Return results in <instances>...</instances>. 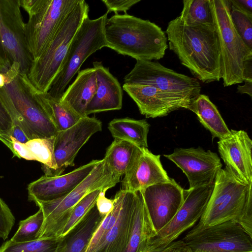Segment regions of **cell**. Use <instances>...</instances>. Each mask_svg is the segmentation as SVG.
<instances>
[{"label": "cell", "instance_id": "cell-40", "mask_svg": "<svg viewBox=\"0 0 252 252\" xmlns=\"http://www.w3.org/2000/svg\"><path fill=\"white\" fill-rule=\"evenodd\" d=\"M107 190L104 189L100 191L95 203L99 214L104 218L112 211L114 206V199H109L105 196Z\"/></svg>", "mask_w": 252, "mask_h": 252}, {"label": "cell", "instance_id": "cell-14", "mask_svg": "<svg viewBox=\"0 0 252 252\" xmlns=\"http://www.w3.org/2000/svg\"><path fill=\"white\" fill-rule=\"evenodd\" d=\"M164 157L174 162L187 176L189 189L214 184L222 164L218 154L201 147L176 148Z\"/></svg>", "mask_w": 252, "mask_h": 252}, {"label": "cell", "instance_id": "cell-19", "mask_svg": "<svg viewBox=\"0 0 252 252\" xmlns=\"http://www.w3.org/2000/svg\"><path fill=\"white\" fill-rule=\"evenodd\" d=\"M100 160H93L64 175L41 176L28 185L29 200L48 201L65 196L90 174Z\"/></svg>", "mask_w": 252, "mask_h": 252}, {"label": "cell", "instance_id": "cell-43", "mask_svg": "<svg viewBox=\"0 0 252 252\" xmlns=\"http://www.w3.org/2000/svg\"><path fill=\"white\" fill-rule=\"evenodd\" d=\"M232 6L252 14V0H229Z\"/></svg>", "mask_w": 252, "mask_h": 252}, {"label": "cell", "instance_id": "cell-35", "mask_svg": "<svg viewBox=\"0 0 252 252\" xmlns=\"http://www.w3.org/2000/svg\"><path fill=\"white\" fill-rule=\"evenodd\" d=\"M43 220V213L39 208L36 213L19 222L18 228L10 240L20 243L36 240Z\"/></svg>", "mask_w": 252, "mask_h": 252}, {"label": "cell", "instance_id": "cell-7", "mask_svg": "<svg viewBox=\"0 0 252 252\" xmlns=\"http://www.w3.org/2000/svg\"><path fill=\"white\" fill-rule=\"evenodd\" d=\"M79 0H20L28 14L26 42L32 60L44 52L68 14Z\"/></svg>", "mask_w": 252, "mask_h": 252}, {"label": "cell", "instance_id": "cell-42", "mask_svg": "<svg viewBox=\"0 0 252 252\" xmlns=\"http://www.w3.org/2000/svg\"><path fill=\"white\" fill-rule=\"evenodd\" d=\"M9 136L13 137L18 141L24 144H26L30 140L23 127L19 123L14 121H12V125Z\"/></svg>", "mask_w": 252, "mask_h": 252}, {"label": "cell", "instance_id": "cell-18", "mask_svg": "<svg viewBox=\"0 0 252 252\" xmlns=\"http://www.w3.org/2000/svg\"><path fill=\"white\" fill-rule=\"evenodd\" d=\"M123 89L134 100L140 113L146 118L168 115L179 109H189L191 102L156 87L124 84Z\"/></svg>", "mask_w": 252, "mask_h": 252}, {"label": "cell", "instance_id": "cell-23", "mask_svg": "<svg viewBox=\"0 0 252 252\" xmlns=\"http://www.w3.org/2000/svg\"><path fill=\"white\" fill-rule=\"evenodd\" d=\"M96 87L94 68L82 70L74 82L65 90L61 100L81 118L86 117L87 106L95 94Z\"/></svg>", "mask_w": 252, "mask_h": 252}, {"label": "cell", "instance_id": "cell-39", "mask_svg": "<svg viewBox=\"0 0 252 252\" xmlns=\"http://www.w3.org/2000/svg\"><path fill=\"white\" fill-rule=\"evenodd\" d=\"M140 1V0H102L107 8V12L113 11L115 14L119 11L126 13L127 10Z\"/></svg>", "mask_w": 252, "mask_h": 252}, {"label": "cell", "instance_id": "cell-6", "mask_svg": "<svg viewBox=\"0 0 252 252\" xmlns=\"http://www.w3.org/2000/svg\"><path fill=\"white\" fill-rule=\"evenodd\" d=\"M120 181L104 159H101L90 174L65 196L48 201L34 202L44 216L43 222L37 239H57L75 205L87 194L98 189H109Z\"/></svg>", "mask_w": 252, "mask_h": 252}, {"label": "cell", "instance_id": "cell-24", "mask_svg": "<svg viewBox=\"0 0 252 252\" xmlns=\"http://www.w3.org/2000/svg\"><path fill=\"white\" fill-rule=\"evenodd\" d=\"M104 218L95 205L74 228L59 239L55 252H86L92 236Z\"/></svg>", "mask_w": 252, "mask_h": 252}, {"label": "cell", "instance_id": "cell-12", "mask_svg": "<svg viewBox=\"0 0 252 252\" xmlns=\"http://www.w3.org/2000/svg\"><path fill=\"white\" fill-rule=\"evenodd\" d=\"M182 241L195 252H252V236L232 220L207 226L197 224Z\"/></svg>", "mask_w": 252, "mask_h": 252}, {"label": "cell", "instance_id": "cell-13", "mask_svg": "<svg viewBox=\"0 0 252 252\" xmlns=\"http://www.w3.org/2000/svg\"><path fill=\"white\" fill-rule=\"evenodd\" d=\"M136 61L125 76L124 84L151 86L190 102L200 94L201 85L196 78L176 72L157 62Z\"/></svg>", "mask_w": 252, "mask_h": 252}, {"label": "cell", "instance_id": "cell-41", "mask_svg": "<svg viewBox=\"0 0 252 252\" xmlns=\"http://www.w3.org/2000/svg\"><path fill=\"white\" fill-rule=\"evenodd\" d=\"M11 125L9 115L0 102V136H9Z\"/></svg>", "mask_w": 252, "mask_h": 252}, {"label": "cell", "instance_id": "cell-30", "mask_svg": "<svg viewBox=\"0 0 252 252\" xmlns=\"http://www.w3.org/2000/svg\"><path fill=\"white\" fill-rule=\"evenodd\" d=\"M41 95L58 131L71 127L82 118L61 100L51 97L47 93H41Z\"/></svg>", "mask_w": 252, "mask_h": 252}, {"label": "cell", "instance_id": "cell-28", "mask_svg": "<svg viewBox=\"0 0 252 252\" xmlns=\"http://www.w3.org/2000/svg\"><path fill=\"white\" fill-rule=\"evenodd\" d=\"M150 126L145 120L124 118L113 119L109 123L108 128L114 139L129 142L140 148H148Z\"/></svg>", "mask_w": 252, "mask_h": 252}, {"label": "cell", "instance_id": "cell-17", "mask_svg": "<svg viewBox=\"0 0 252 252\" xmlns=\"http://www.w3.org/2000/svg\"><path fill=\"white\" fill-rule=\"evenodd\" d=\"M230 131L228 136L217 142L225 169L240 183L252 184V140L244 130Z\"/></svg>", "mask_w": 252, "mask_h": 252}, {"label": "cell", "instance_id": "cell-5", "mask_svg": "<svg viewBox=\"0 0 252 252\" xmlns=\"http://www.w3.org/2000/svg\"><path fill=\"white\" fill-rule=\"evenodd\" d=\"M89 4L84 0H79L44 52L32 61L27 76L31 84L39 92H48L63 64L73 37L84 19L89 16Z\"/></svg>", "mask_w": 252, "mask_h": 252}, {"label": "cell", "instance_id": "cell-11", "mask_svg": "<svg viewBox=\"0 0 252 252\" xmlns=\"http://www.w3.org/2000/svg\"><path fill=\"white\" fill-rule=\"evenodd\" d=\"M213 184L184 189V201L173 219L146 240L137 252H158L166 248L200 219L211 195Z\"/></svg>", "mask_w": 252, "mask_h": 252}, {"label": "cell", "instance_id": "cell-31", "mask_svg": "<svg viewBox=\"0 0 252 252\" xmlns=\"http://www.w3.org/2000/svg\"><path fill=\"white\" fill-rule=\"evenodd\" d=\"M55 136L34 138L26 144L35 160L42 164V169L46 176H51L56 169L54 157Z\"/></svg>", "mask_w": 252, "mask_h": 252}, {"label": "cell", "instance_id": "cell-27", "mask_svg": "<svg viewBox=\"0 0 252 252\" xmlns=\"http://www.w3.org/2000/svg\"><path fill=\"white\" fill-rule=\"evenodd\" d=\"M156 233L142 193L136 191L133 225L125 252H137L142 244Z\"/></svg>", "mask_w": 252, "mask_h": 252}, {"label": "cell", "instance_id": "cell-44", "mask_svg": "<svg viewBox=\"0 0 252 252\" xmlns=\"http://www.w3.org/2000/svg\"><path fill=\"white\" fill-rule=\"evenodd\" d=\"M243 78L244 81L252 82V58L246 60L244 63Z\"/></svg>", "mask_w": 252, "mask_h": 252}, {"label": "cell", "instance_id": "cell-1", "mask_svg": "<svg viewBox=\"0 0 252 252\" xmlns=\"http://www.w3.org/2000/svg\"><path fill=\"white\" fill-rule=\"evenodd\" d=\"M165 33L169 49L196 79L209 83L221 79V60L215 24L189 26L177 17L168 23Z\"/></svg>", "mask_w": 252, "mask_h": 252}, {"label": "cell", "instance_id": "cell-4", "mask_svg": "<svg viewBox=\"0 0 252 252\" xmlns=\"http://www.w3.org/2000/svg\"><path fill=\"white\" fill-rule=\"evenodd\" d=\"M252 186L240 183L221 169L198 224L207 226L232 220L252 236Z\"/></svg>", "mask_w": 252, "mask_h": 252}, {"label": "cell", "instance_id": "cell-16", "mask_svg": "<svg viewBox=\"0 0 252 252\" xmlns=\"http://www.w3.org/2000/svg\"><path fill=\"white\" fill-rule=\"evenodd\" d=\"M184 189L171 178L169 182L154 185L140 191L156 233L173 219L181 207Z\"/></svg>", "mask_w": 252, "mask_h": 252}, {"label": "cell", "instance_id": "cell-22", "mask_svg": "<svg viewBox=\"0 0 252 252\" xmlns=\"http://www.w3.org/2000/svg\"><path fill=\"white\" fill-rule=\"evenodd\" d=\"M135 199L136 192L125 190L116 222L93 252H125L132 227Z\"/></svg>", "mask_w": 252, "mask_h": 252}, {"label": "cell", "instance_id": "cell-26", "mask_svg": "<svg viewBox=\"0 0 252 252\" xmlns=\"http://www.w3.org/2000/svg\"><path fill=\"white\" fill-rule=\"evenodd\" d=\"M143 149L129 142L115 139L107 148L103 159L110 170L121 177L130 168Z\"/></svg>", "mask_w": 252, "mask_h": 252}, {"label": "cell", "instance_id": "cell-3", "mask_svg": "<svg viewBox=\"0 0 252 252\" xmlns=\"http://www.w3.org/2000/svg\"><path fill=\"white\" fill-rule=\"evenodd\" d=\"M0 102L12 121L20 124L30 140L54 137L58 132L41 93L33 87L27 76L19 74L0 88Z\"/></svg>", "mask_w": 252, "mask_h": 252}, {"label": "cell", "instance_id": "cell-45", "mask_svg": "<svg viewBox=\"0 0 252 252\" xmlns=\"http://www.w3.org/2000/svg\"><path fill=\"white\" fill-rule=\"evenodd\" d=\"M243 85H239L237 88V92L241 94H247L251 98L252 97V82L245 81Z\"/></svg>", "mask_w": 252, "mask_h": 252}, {"label": "cell", "instance_id": "cell-34", "mask_svg": "<svg viewBox=\"0 0 252 252\" xmlns=\"http://www.w3.org/2000/svg\"><path fill=\"white\" fill-rule=\"evenodd\" d=\"M59 239H43L16 243L10 240L0 247V252H55Z\"/></svg>", "mask_w": 252, "mask_h": 252}, {"label": "cell", "instance_id": "cell-29", "mask_svg": "<svg viewBox=\"0 0 252 252\" xmlns=\"http://www.w3.org/2000/svg\"><path fill=\"white\" fill-rule=\"evenodd\" d=\"M180 20L189 26L214 25L213 9L211 0H184Z\"/></svg>", "mask_w": 252, "mask_h": 252}, {"label": "cell", "instance_id": "cell-32", "mask_svg": "<svg viewBox=\"0 0 252 252\" xmlns=\"http://www.w3.org/2000/svg\"><path fill=\"white\" fill-rule=\"evenodd\" d=\"M102 189H98L91 192L75 205L72 209L66 223L61 229L58 239L63 237L68 234L95 205L97 198Z\"/></svg>", "mask_w": 252, "mask_h": 252}, {"label": "cell", "instance_id": "cell-15", "mask_svg": "<svg viewBox=\"0 0 252 252\" xmlns=\"http://www.w3.org/2000/svg\"><path fill=\"white\" fill-rule=\"evenodd\" d=\"M101 122L95 117L86 116L73 126L55 135L54 157L56 169L51 176L61 175L74 160L82 146L94 133L101 131Z\"/></svg>", "mask_w": 252, "mask_h": 252}, {"label": "cell", "instance_id": "cell-33", "mask_svg": "<svg viewBox=\"0 0 252 252\" xmlns=\"http://www.w3.org/2000/svg\"><path fill=\"white\" fill-rule=\"evenodd\" d=\"M125 190L121 189L115 195L114 206L112 211L102 220L92 236L86 252H93L99 242L114 226L119 217Z\"/></svg>", "mask_w": 252, "mask_h": 252}, {"label": "cell", "instance_id": "cell-47", "mask_svg": "<svg viewBox=\"0 0 252 252\" xmlns=\"http://www.w3.org/2000/svg\"><path fill=\"white\" fill-rule=\"evenodd\" d=\"M174 242L171 243L169 245H168L166 248H165L164 249L162 250L161 251H159L158 252H170L172 248H173L174 245Z\"/></svg>", "mask_w": 252, "mask_h": 252}, {"label": "cell", "instance_id": "cell-9", "mask_svg": "<svg viewBox=\"0 0 252 252\" xmlns=\"http://www.w3.org/2000/svg\"><path fill=\"white\" fill-rule=\"evenodd\" d=\"M221 60L224 87L242 83L245 62L252 50L244 43L231 21L229 0H211Z\"/></svg>", "mask_w": 252, "mask_h": 252}, {"label": "cell", "instance_id": "cell-20", "mask_svg": "<svg viewBox=\"0 0 252 252\" xmlns=\"http://www.w3.org/2000/svg\"><path fill=\"white\" fill-rule=\"evenodd\" d=\"M122 189L136 192L156 184L169 182L170 178L164 169L160 155H156L148 148L142 153L124 175Z\"/></svg>", "mask_w": 252, "mask_h": 252}, {"label": "cell", "instance_id": "cell-48", "mask_svg": "<svg viewBox=\"0 0 252 252\" xmlns=\"http://www.w3.org/2000/svg\"><path fill=\"white\" fill-rule=\"evenodd\" d=\"M184 252H193V251H191L189 248L186 247Z\"/></svg>", "mask_w": 252, "mask_h": 252}, {"label": "cell", "instance_id": "cell-36", "mask_svg": "<svg viewBox=\"0 0 252 252\" xmlns=\"http://www.w3.org/2000/svg\"><path fill=\"white\" fill-rule=\"evenodd\" d=\"M230 17L232 24L246 45L252 50V14L232 6Z\"/></svg>", "mask_w": 252, "mask_h": 252}, {"label": "cell", "instance_id": "cell-8", "mask_svg": "<svg viewBox=\"0 0 252 252\" xmlns=\"http://www.w3.org/2000/svg\"><path fill=\"white\" fill-rule=\"evenodd\" d=\"M108 13L95 19L89 16L83 21L73 37L63 64L47 92L61 100L65 90L86 60L94 53L106 47L104 25Z\"/></svg>", "mask_w": 252, "mask_h": 252}, {"label": "cell", "instance_id": "cell-10", "mask_svg": "<svg viewBox=\"0 0 252 252\" xmlns=\"http://www.w3.org/2000/svg\"><path fill=\"white\" fill-rule=\"evenodd\" d=\"M20 7V0H0V66L27 76L33 60Z\"/></svg>", "mask_w": 252, "mask_h": 252}, {"label": "cell", "instance_id": "cell-46", "mask_svg": "<svg viewBox=\"0 0 252 252\" xmlns=\"http://www.w3.org/2000/svg\"><path fill=\"white\" fill-rule=\"evenodd\" d=\"M186 245L182 240L175 241L174 245L170 252H184Z\"/></svg>", "mask_w": 252, "mask_h": 252}, {"label": "cell", "instance_id": "cell-21", "mask_svg": "<svg viewBox=\"0 0 252 252\" xmlns=\"http://www.w3.org/2000/svg\"><path fill=\"white\" fill-rule=\"evenodd\" d=\"M96 76V90L88 104L86 115L104 111L120 110L122 107L123 90L117 79L102 63L94 62Z\"/></svg>", "mask_w": 252, "mask_h": 252}, {"label": "cell", "instance_id": "cell-25", "mask_svg": "<svg viewBox=\"0 0 252 252\" xmlns=\"http://www.w3.org/2000/svg\"><path fill=\"white\" fill-rule=\"evenodd\" d=\"M188 110L196 114L200 123L210 132L213 139L218 138L220 140L230 135V129L207 95L200 94L191 101Z\"/></svg>", "mask_w": 252, "mask_h": 252}, {"label": "cell", "instance_id": "cell-38", "mask_svg": "<svg viewBox=\"0 0 252 252\" xmlns=\"http://www.w3.org/2000/svg\"><path fill=\"white\" fill-rule=\"evenodd\" d=\"M0 141L12 152L14 156L29 160H35L26 144L21 143L11 136H0Z\"/></svg>", "mask_w": 252, "mask_h": 252}, {"label": "cell", "instance_id": "cell-37", "mask_svg": "<svg viewBox=\"0 0 252 252\" xmlns=\"http://www.w3.org/2000/svg\"><path fill=\"white\" fill-rule=\"evenodd\" d=\"M15 219L5 202L0 198V238L6 240L14 223Z\"/></svg>", "mask_w": 252, "mask_h": 252}, {"label": "cell", "instance_id": "cell-2", "mask_svg": "<svg viewBox=\"0 0 252 252\" xmlns=\"http://www.w3.org/2000/svg\"><path fill=\"white\" fill-rule=\"evenodd\" d=\"M106 47L136 60H158L168 48L165 33L148 20L116 14L106 21Z\"/></svg>", "mask_w": 252, "mask_h": 252}]
</instances>
